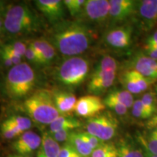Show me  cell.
Returning a JSON list of instances; mask_svg holds the SVG:
<instances>
[{"instance_id": "cell-1", "label": "cell", "mask_w": 157, "mask_h": 157, "mask_svg": "<svg viewBox=\"0 0 157 157\" xmlns=\"http://www.w3.org/2000/svg\"><path fill=\"white\" fill-rule=\"evenodd\" d=\"M93 30L80 21H62L55 25L48 40L65 56L75 57L88 50L93 40Z\"/></svg>"}, {"instance_id": "cell-2", "label": "cell", "mask_w": 157, "mask_h": 157, "mask_svg": "<svg viewBox=\"0 0 157 157\" xmlns=\"http://www.w3.org/2000/svg\"><path fill=\"white\" fill-rule=\"evenodd\" d=\"M36 74L27 63L13 66L6 74L2 83V91L6 97L18 101L30 95L36 84Z\"/></svg>"}, {"instance_id": "cell-3", "label": "cell", "mask_w": 157, "mask_h": 157, "mask_svg": "<svg viewBox=\"0 0 157 157\" xmlns=\"http://www.w3.org/2000/svg\"><path fill=\"white\" fill-rule=\"evenodd\" d=\"M4 31L9 35L29 34L38 31L41 21L36 13L24 3L8 5L3 17Z\"/></svg>"}, {"instance_id": "cell-4", "label": "cell", "mask_w": 157, "mask_h": 157, "mask_svg": "<svg viewBox=\"0 0 157 157\" xmlns=\"http://www.w3.org/2000/svg\"><path fill=\"white\" fill-rule=\"evenodd\" d=\"M23 109L31 120L41 125H50L61 116L54 103L52 94L47 90H39L25 100Z\"/></svg>"}, {"instance_id": "cell-5", "label": "cell", "mask_w": 157, "mask_h": 157, "mask_svg": "<svg viewBox=\"0 0 157 157\" xmlns=\"http://www.w3.org/2000/svg\"><path fill=\"white\" fill-rule=\"evenodd\" d=\"M118 62L111 56H104L98 61L90 76L87 91L90 95L103 94L113 86L117 78Z\"/></svg>"}, {"instance_id": "cell-6", "label": "cell", "mask_w": 157, "mask_h": 157, "mask_svg": "<svg viewBox=\"0 0 157 157\" xmlns=\"http://www.w3.org/2000/svg\"><path fill=\"white\" fill-rule=\"evenodd\" d=\"M90 64L87 58L80 56L70 57L57 68L55 78L66 87H78L90 75Z\"/></svg>"}, {"instance_id": "cell-7", "label": "cell", "mask_w": 157, "mask_h": 157, "mask_svg": "<svg viewBox=\"0 0 157 157\" xmlns=\"http://www.w3.org/2000/svg\"><path fill=\"white\" fill-rule=\"evenodd\" d=\"M119 121L110 113H101L86 121V132L98 137L102 142H109L117 134Z\"/></svg>"}, {"instance_id": "cell-8", "label": "cell", "mask_w": 157, "mask_h": 157, "mask_svg": "<svg viewBox=\"0 0 157 157\" xmlns=\"http://www.w3.org/2000/svg\"><path fill=\"white\" fill-rule=\"evenodd\" d=\"M109 9L108 0H86L78 17L83 23L104 25L109 21Z\"/></svg>"}, {"instance_id": "cell-9", "label": "cell", "mask_w": 157, "mask_h": 157, "mask_svg": "<svg viewBox=\"0 0 157 157\" xmlns=\"http://www.w3.org/2000/svg\"><path fill=\"white\" fill-rule=\"evenodd\" d=\"M133 28L129 25L109 29L103 36L104 43L109 48L118 50H127L132 43Z\"/></svg>"}, {"instance_id": "cell-10", "label": "cell", "mask_w": 157, "mask_h": 157, "mask_svg": "<svg viewBox=\"0 0 157 157\" xmlns=\"http://www.w3.org/2000/svg\"><path fill=\"white\" fill-rule=\"evenodd\" d=\"M32 126L29 117L12 115L6 118L0 124V135L5 140L16 139Z\"/></svg>"}, {"instance_id": "cell-11", "label": "cell", "mask_w": 157, "mask_h": 157, "mask_svg": "<svg viewBox=\"0 0 157 157\" xmlns=\"http://www.w3.org/2000/svg\"><path fill=\"white\" fill-rule=\"evenodd\" d=\"M105 109L103 100L99 96L95 95H87L82 96L77 100L74 113L76 116L83 118H90L101 113Z\"/></svg>"}, {"instance_id": "cell-12", "label": "cell", "mask_w": 157, "mask_h": 157, "mask_svg": "<svg viewBox=\"0 0 157 157\" xmlns=\"http://www.w3.org/2000/svg\"><path fill=\"white\" fill-rule=\"evenodd\" d=\"M135 15L143 30L152 29L157 23V0L137 1Z\"/></svg>"}, {"instance_id": "cell-13", "label": "cell", "mask_w": 157, "mask_h": 157, "mask_svg": "<svg viewBox=\"0 0 157 157\" xmlns=\"http://www.w3.org/2000/svg\"><path fill=\"white\" fill-rule=\"evenodd\" d=\"M109 22L112 25L120 23L135 15L137 1L111 0L109 1Z\"/></svg>"}, {"instance_id": "cell-14", "label": "cell", "mask_w": 157, "mask_h": 157, "mask_svg": "<svg viewBox=\"0 0 157 157\" xmlns=\"http://www.w3.org/2000/svg\"><path fill=\"white\" fill-rule=\"evenodd\" d=\"M127 68L157 81V60L149 58L143 52H137L133 55L129 60Z\"/></svg>"}, {"instance_id": "cell-15", "label": "cell", "mask_w": 157, "mask_h": 157, "mask_svg": "<svg viewBox=\"0 0 157 157\" xmlns=\"http://www.w3.org/2000/svg\"><path fill=\"white\" fill-rule=\"evenodd\" d=\"M41 143L42 137L33 131L28 130L15 139L12 147L17 154L27 156L39 149Z\"/></svg>"}, {"instance_id": "cell-16", "label": "cell", "mask_w": 157, "mask_h": 157, "mask_svg": "<svg viewBox=\"0 0 157 157\" xmlns=\"http://www.w3.org/2000/svg\"><path fill=\"white\" fill-rule=\"evenodd\" d=\"M35 5L48 21L53 24L62 21L65 15L63 1L60 0H36Z\"/></svg>"}, {"instance_id": "cell-17", "label": "cell", "mask_w": 157, "mask_h": 157, "mask_svg": "<svg viewBox=\"0 0 157 157\" xmlns=\"http://www.w3.org/2000/svg\"><path fill=\"white\" fill-rule=\"evenodd\" d=\"M115 145L117 157H145L143 148L135 137H123Z\"/></svg>"}, {"instance_id": "cell-18", "label": "cell", "mask_w": 157, "mask_h": 157, "mask_svg": "<svg viewBox=\"0 0 157 157\" xmlns=\"http://www.w3.org/2000/svg\"><path fill=\"white\" fill-rule=\"evenodd\" d=\"M54 103L61 116H70L74 112L77 100L73 93L67 90H56L53 92Z\"/></svg>"}, {"instance_id": "cell-19", "label": "cell", "mask_w": 157, "mask_h": 157, "mask_svg": "<svg viewBox=\"0 0 157 157\" xmlns=\"http://www.w3.org/2000/svg\"><path fill=\"white\" fill-rule=\"evenodd\" d=\"M42 63L43 66L53 61L56 56V49L48 39H39L29 43Z\"/></svg>"}, {"instance_id": "cell-20", "label": "cell", "mask_w": 157, "mask_h": 157, "mask_svg": "<svg viewBox=\"0 0 157 157\" xmlns=\"http://www.w3.org/2000/svg\"><path fill=\"white\" fill-rule=\"evenodd\" d=\"M60 150L59 143L52 138L50 132L43 133L42 143L37 152V157H59Z\"/></svg>"}, {"instance_id": "cell-21", "label": "cell", "mask_w": 157, "mask_h": 157, "mask_svg": "<svg viewBox=\"0 0 157 157\" xmlns=\"http://www.w3.org/2000/svg\"><path fill=\"white\" fill-rule=\"evenodd\" d=\"M135 138L143 148L157 156V129H148L140 133L137 132Z\"/></svg>"}, {"instance_id": "cell-22", "label": "cell", "mask_w": 157, "mask_h": 157, "mask_svg": "<svg viewBox=\"0 0 157 157\" xmlns=\"http://www.w3.org/2000/svg\"><path fill=\"white\" fill-rule=\"evenodd\" d=\"M82 126L78 119L71 116H60L50 124V133H55L64 129H75Z\"/></svg>"}, {"instance_id": "cell-23", "label": "cell", "mask_w": 157, "mask_h": 157, "mask_svg": "<svg viewBox=\"0 0 157 157\" xmlns=\"http://www.w3.org/2000/svg\"><path fill=\"white\" fill-rule=\"evenodd\" d=\"M68 143L75 150L78 154L84 157H90L93 151V149L82 137L80 132L74 131L72 135H71Z\"/></svg>"}, {"instance_id": "cell-24", "label": "cell", "mask_w": 157, "mask_h": 157, "mask_svg": "<svg viewBox=\"0 0 157 157\" xmlns=\"http://www.w3.org/2000/svg\"><path fill=\"white\" fill-rule=\"evenodd\" d=\"M106 98L113 100L119 103L125 105L127 109H130L132 107L135 100L133 95L127 90L120 88H113L108 93L107 95L105 96Z\"/></svg>"}, {"instance_id": "cell-25", "label": "cell", "mask_w": 157, "mask_h": 157, "mask_svg": "<svg viewBox=\"0 0 157 157\" xmlns=\"http://www.w3.org/2000/svg\"><path fill=\"white\" fill-rule=\"evenodd\" d=\"M119 81H120L124 89L127 90L132 95L142 93V91L138 87L134 76H133L131 69L127 68L126 70L124 71L119 76Z\"/></svg>"}, {"instance_id": "cell-26", "label": "cell", "mask_w": 157, "mask_h": 157, "mask_svg": "<svg viewBox=\"0 0 157 157\" xmlns=\"http://www.w3.org/2000/svg\"><path fill=\"white\" fill-rule=\"evenodd\" d=\"M143 106L151 118L157 112V95L154 90H149L140 98ZM150 118V119H151Z\"/></svg>"}, {"instance_id": "cell-27", "label": "cell", "mask_w": 157, "mask_h": 157, "mask_svg": "<svg viewBox=\"0 0 157 157\" xmlns=\"http://www.w3.org/2000/svg\"><path fill=\"white\" fill-rule=\"evenodd\" d=\"M90 157H117V150L115 143L112 142L103 143L95 150Z\"/></svg>"}, {"instance_id": "cell-28", "label": "cell", "mask_w": 157, "mask_h": 157, "mask_svg": "<svg viewBox=\"0 0 157 157\" xmlns=\"http://www.w3.org/2000/svg\"><path fill=\"white\" fill-rule=\"evenodd\" d=\"M132 117L138 120H147L150 119V116L147 113L146 109L143 106L140 99L135 101L132 107Z\"/></svg>"}, {"instance_id": "cell-29", "label": "cell", "mask_w": 157, "mask_h": 157, "mask_svg": "<svg viewBox=\"0 0 157 157\" xmlns=\"http://www.w3.org/2000/svg\"><path fill=\"white\" fill-rule=\"evenodd\" d=\"M103 102L105 103V107L109 108L118 116L124 117V116H126L128 113V109L119 102L106 98H104Z\"/></svg>"}, {"instance_id": "cell-30", "label": "cell", "mask_w": 157, "mask_h": 157, "mask_svg": "<svg viewBox=\"0 0 157 157\" xmlns=\"http://www.w3.org/2000/svg\"><path fill=\"white\" fill-rule=\"evenodd\" d=\"M86 0H65L64 5L68 9L71 16H78Z\"/></svg>"}, {"instance_id": "cell-31", "label": "cell", "mask_w": 157, "mask_h": 157, "mask_svg": "<svg viewBox=\"0 0 157 157\" xmlns=\"http://www.w3.org/2000/svg\"><path fill=\"white\" fill-rule=\"evenodd\" d=\"M73 132L74 130H72V129H64V130H60L58 132L50 133V134L52 137V138L58 143H68Z\"/></svg>"}, {"instance_id": "cell-32", "label": "cell", "mask_w": 157, "mask_h": 157, "mask_svg": "<svg viewBox=\"0 0 157 157\" xmlns=\"http://www.w3.org/2000/svg\"><path fill=\"white\" fill-rule=\"evenodd\" d=\"M24 56L28 60V61L30 62L31 63L36 65V66H43L42 61H41L40 59H39L38 56L35 52V51L34 50V49H33L30 44H28Z\"/></svg>"}, {"instance_id": "cell-33", "label": "cell", "mask_w": 157, "mask_h": 157, "mask_svg": "<svg viewBox=\"0 0 157 157\" xmlns=\"http://www.w3.org/2000/svg\"><path fill=\"white\" fill-rule=\"evenodd\" d=\"M80 133H81L82 137L84 139V140L90 145V147L93 150L98 148V147L101 146L103 143V142H102L101 140H99L98 137L93 136V135L90 134V133L86 132V131H84V132H80Z\"/></svg>"}, {"instance_id": "cell-34", "label": "cell", "mask_w": 157, "mask_h": 157, "mask_svg": "<svg viewBox=\"0 0 157 157\" xmlns=\"http://www.w3.org/2000/svg\"><path fill=\"white\" fill-rule=\"evenodd\" d=\"M7 44L13 49L15 52H16L20 56L23 57L25 55V51H26L27 47L24 42H21V41H12V42H7Z\"/></svg>"}, {"instance_id": "cell-35", "label": "cell", "mask_w": 157, "mask_h": 157, "mask_svg": "<svg viewBox=\"0 0 157 157\" xmlns=\"http://www.w3.org/2000/svg\"><path fill=\"white\" fill-rule=\"evenodd\" d=\"M76 153L75 150L68 143H66L60 148L59 157H73Z\"/></svg>"}, {"instance_id": "cell-36", "label": "cell", "mask_w": 157, "mask_h": 157, "mask_svg": "<svg viewBox=\"0 0 157 157\" xmlns=\"http://www.w3.org/2000/svg\"><path fill=\"white\" fill-rule=\"evenodd\" d=\"M144 47L157 48V30L146 39Z\"/></svg>"}, {"instance_id": "cell-37", "label": "cell", "mask_w": 157, "mask_h": 157, "mask_svg": "<svg viewBox=\"0 0 157 157\" xmlns=\"http://www.w3.org/2000/svg\"><path fill=\"white\" fill-rule=\"evenodd\" d=\"M144 52L149 58L157 60V48L144 47Z\"/></svg>"}, {"instance_id": "cell-38", "label": "cell", "mask_w": 157, "mask_h": 157, "mask_svg": "<svg viewBox=\"0 0 157 157\" xmlns=\"http://www.w3.org/2000/svg\"><path fill=\"white\" fill-rule=\"evenodd\" d=\"M147 127L148 129H157V112L147 121Z\"/></svg>"}, {"instance_id": "cell-39", "label": "cell", "mask_w": 157, "mask_h": 157, "mask_svg": "<svg viewBox=\"0 0 157 157\" xmlns=\"http://www.w3.org/2000/svg\"><path fill=\"white\" fill-rule=\"evenodd\" d=\"M8 5L5 2L0 1V17H3L5 16L6 11H7Z\"/></svg>"}, {"instance_id": "cell-40", "label": "cell", "mask_w": 157, "mask_h": 157, "mask_svg": "<svg viewBox=\"0 0 157 157\" xmlns=\"http://www.w3.org/2000/svg\"><path fill=\"white\" fill-rule=\"evenodd\" d=\"M143 150H144L145 157H157L156 155H154V154H151V153H150L148 150H146V149L145 148H143Z\"/></svg>"}, {"instance_id": "cell-41", "label": "cell", "mask_w": 157, "mask_h": 157, "mask_svg": "<svg viewBox=\"0 0 157 157\" xmlns=\"http://www.w3.org/2000/svg\"><path fill=\"white\" fill-rule=\"evenodd\" d=\"M4 32V23H3V17H0V36L3 34Z\"/></svg>"}, {"instance_id": "cell-42", "label": "cell", "mask_w": 157, "mask_h": 157, "mask_svg": "<svg viewBox=\"0 0 157 157\" xmlns=\"http://www.w3.org/2000/svg\"><path fill=\"white\" fill-rule=\"evenodd\" d=\"M6 157H29L28 156H23V155H20L17 154H9Z\"/></svg>"}, {"instance_id": "cell-43", "label": "cell", "mask_w": 157, "mask_h": 157, "mask_svg": "<svg viewBox=\"0 0 157 157\" xmlns=\"http://www.w3.org/2000/svg\"><path fill=\"white\" fill-rule=\"evenodd\" d=\"M73 157H84V156H81V155L78 154L77 153H76V154L73 156Z\"/></svg>"}, {"instance_id": "cell-44", "label": "cell", "mask_w": 157, "mask_h": 157, "mask_svg": "<svg viewBox=\"0 0 157 157\" xmlns=\"http://www.w3.org/2000/svg\"><path fill=\"white\" fill-rule=\"evenodd\" d=\"M154 91L155 93H156V95H157V83L156 84H154Z\"/></svg>"}, {"instance_id": "cell-45", "label": "cell", "mask_w": 157, "mask_h": 157, "mask_svg": "<svg viewBox=\"0 0 157 157\" xmlns=\"http://www.w3.org/2000/svg\"><path fill=\"white\" fill-rule=\"evenodd\" d=\"M0 66H1V56H0Z\"/></svg>"}]
</instances>
